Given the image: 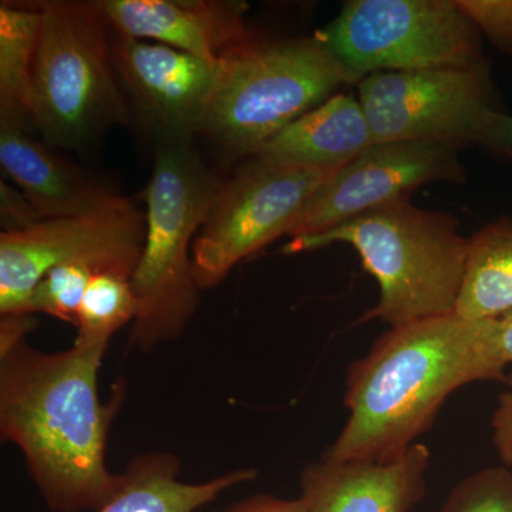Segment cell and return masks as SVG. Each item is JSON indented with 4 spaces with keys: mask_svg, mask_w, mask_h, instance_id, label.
<instances>
[{
    "mask_svg": "<svg viewBox=\"0 0 512 512\" xmlns=\"http://www.w3.org/2000/svg\"><path fill=\"white\" fill-rule=\"evenodd\" d=\"M138 312L130 276L100 272L93 276L77 312L76 339L84 346H109L110 340L133 325Z\"/></svg>",
    "mask_w": 512,
    "mask_h": 512,
    "instance_id": "cell-20",
    "label": "cell"
},
{
    "mask_svg": "<svg viewBox=\"0 0 512 512\" xmlns=\"http://www.w3.org/2000/svg\"><path fill=\"white\" fill-rule=\"evenodd\" d=\"M457 5L491 45L512 53V0H457Z\"/></svg>",
    "mask_w": 512,
    "mask_h": 512,
    "instance_id": "cell-23",
    "label": "cell"
},
{
    "mask_svg": "<svg viewBox=\"0 0 512 512\" xmlns=\"http://www.w3.org/2000/svg\"><path fill=\"white\" fill-rule=\"evenodd\" d=\"M35 62V127L47 146L82 150L131 107L114 66L113 28L99 2L45 0Z\"/></svg>",
    "mask_w": 512,
    "mask_h": 512,
    "instance_id": "cell-5",
    "label": "cell"
},
{
    "mask_svg": "<svg viewBox=\"0 0 512 512\" xmlns=\"http://www.w3.org/2000/svg\"><path fill=\"white\" fill-rule=\"evenodd\" d=\"M316 36L359 82L487 59L480 30L457 0H352Z\"/></svg>",
    "mask_w": 512,
    "mask_h": 512,
    "instance_id": "cell-7",
    "label": "cell"
},
{
    "mask_svg": "<svg viewBox=\"0 0 512 512\" xmlns=\"http://www.w3.org/2000/svg\"><path fill=\"white\" fill-rule=\"evenodd\" d=\"M461 147L443 141L375 143L338 168L313 194L288 237L323 234L383 205L410 198L429 183H463Z\"/></svg>",
    "mask_w": 512,
    "mask_h": 512,
    "instance_id": "cell-11",
    "label": "cell"
},
{
    "mask_svg": "<svg viewBox=\"0 0 512 512\" xmlns=\"http://www.w3.org/2000/svg\"><path fill=\"white\" fill-rule=\"evenodd\" d=\"M107 349L73 343L47 353L23 342L0 355V437L22 451L50 511L94 512L119 490L123 477L106 454L126 383L100 399Z\"/></svg>",
    "mask_w": 512,
    "mask_h": 512,
    "instance_id": "cell-1",
    "label": "cell"
},
{
    "mask_svg": "<svg viewBox=\"0 0 512 512\" xmlns=\"http://www.w3.org/2000/svg\"><path fill=\"white\" fill-rule=\"evenodd\" d=\"M512 311V218H498L468 238L466 274L456 315L498 318Z\"/></svg>",
    "mask_w": 512,
    "mask_h": 512,
    "instance_id": "cell-19",
    "label": "cell"
},
{
    "mask_svg": "<svg viewBox=\"0 0 512 512\" xmlns=\"http://www.w3.org/2000/svg\"><path fill=\"white\" fill-rule=\"evenodd\" d=\"M375 143L480 144L497 106L487 59L464 67L380 72L357 83Z\"/></svg>",
    "mask_w": 512,
    "mask_h": 512,
    "instance_id": "cell-8",
    "label": "cell"
},
{
    "mask_svg": "<svg viewBox=\"0 0 512 512\" xmlns=\"http://www.w3.org/2000/svg\"><path fill=\"white\" fill-rule=\"evenodd\" d=\"M359 83L315 37L252 40L217 66L201 133L235 156H254L269 138Z\"/></svg>",
    "mask_w": 512,
    "mask_h": 512,
    "instance_id": "cell-6",
    "label": "cell"
},
{
    "mask_svg": "<svg viewBox=\"0 0 512 512\" xmlns=\"http://www.w3.org/2000/svg\"><path fill=\"white\" fill-rule=\"evenodd\" d=\"M0 164L42 220L106 214L134 205L22 128L0 126Z\"/></svg>",
    "mask_w": 512,
    "mask_h": 512,
    "instance_id": "cell-15",
    "label": "cell"
},
{
    "mask_svg": "<svg viewBox=\"0 0 512 512\" xmlns=\"http://www.w3.org/2000/svg\"><path fill=\"white\" fill-rule=\"evenodd\" d=\"M481 146L498 156L512 160V116L505 111H495L484 131Z\"/></svg>",
    "mask_w": 512,
    "mask_h": 512,
    "instance_id": "cell-28",
    "label": "cell"
},
{
    "mask_svg": "<svg viewBox=\"0 0 512 512\" xmlns=\"http://www.w3.org/2000/svg\"><path fill=\"white\" fill-rule=\"evenodd\" d=\"M0 355L25 342L26 335L36 328L35 315L0 316Z\"/></svg>",
    "mask_w": 512,
    "mask_h": 512,
    "instance_id": "cell-29",
    "label": "cell"
},
{
    "mask_svg": "<svg viewBox=\"0 0 512 512\" xmlns=\"http://www.w3.org/2000/svg\"><path fill=\"white\" fill-rule=\"evenodd\" d=\"M114 32L157 40L218 66L254 40L237 0H100Z\"/></svg>",
    "mask_w": 512,
    "mask_h": 512,
    "instance_id": "cell-13",
    "label": "cell"
},
{
    "mask_svg": "<svg viewBox=\"0 0 512 512\" xmlns=\"http://www.w3.org/2000/svg\"><path fill=\"white\" fill-rule=\"evenodd\" d=\"M222 512H309L301 497L279 498L275 495L256 494L229 505Z\"/></svg>",
    "mask_w": 512,
    "mask_h": 512,
    "instance_id": "cell-27",
    "label": "cell"
},
{
    "mask_svg": "<svg viewBox=\"0 0 512 512\" xmlns=\"http://www.w3.org/2000/svg\"><path fill=\"white\" fill-rule=\"evenodd\" d=\"M99 274L92 265L84 262L56 266L43 276L30 298V315L45 313L76 325L77 312L93 276Z\"/></svg>",
    "mask_w": 512,
    "mask_h": 512,
    "instance_id": "cell-21",
    "label": "cell"
},
{
    "mask_svg": "<svg viewBox=\"0 0 512 512\" xmlns=\"http://www.w3.org/2000/svg\"><path fill=\"white\" fill-rule=\"evenodd\" d=\"M484 345L491 375L498 382L507 379L508 365L512 363V311L493 319H483Z\"/></svg>",
    "mask_w": 512,
    "mask_h": 512,
    "instance_id": "cell-24",
    "label": "cell"
},
{
    "mask_svg": "<svg viewBox=\"0 0 512 512\" xmlns=\"http://www.w3.org/2000/svg\"><path fill=\"white\" fill-rule=\"evenodd\" d=\"M40 13L35 3L0 6V126L35 127V62Z\"/></svg>",
    "mask_w": 512,
    "mask_h": 512,
    "instance_id": "cell-18",
    "label": "cell"
},
{
    "mask_svg": "<svg viewBox=\"0 0 512 512\" xmlns=\"http://www.w3.org/2000/svg\"><path fill=\"white\" fill-rule=\"evenodd\" d=\"M180 471V458L173 453L138 454L121 473L117 493L94 512H195L258 477L254 468H239L204 483H185Z\"/></svg>",
    "mask_w": 512,
    "mask_h": 512,
    "instance_id": "cell-17",
    "label": "cell"
},
{
    "mask_svg": "<svg viewBox=\"0 0 512 512\" xmlns=\"http://www.w3.org/2000/svg\"><path fill=\"white\" fill-rule=\"evenodd\" d=\"M224 181L190 143H160L144 190L147 232L131 278L138 312L128 333L131 348L148 352L180 338L198 303L192 245Z\"/></svg>",
    "mask_w": 512,
    "mask_h": 512,
    "instance_id": "cell-4",
    "label": "cell"
},
{
    "mask_svg": "<svg viewBox=\"0 0 512 512\" xmlns=\"http://www.w3.org/2000/svg\"><path fill=\"white\" fill-rule=\"evenodd\" d=\"M505 383L510 389L498 397L491 427H493V443L498 457L503 461L504 467L512 468V372L507 375Z\"/></svg>",
    "mask_w": 512,
    "mask_h": 512,
    "instance_id": "cell-26",
    "label": "cell"
},
{
    "mask_svg": "<svg viewBox=\"0 0 512 512\" xmlns=\"http://www.w3.org/2000/svg\"><path fill=\"white\" fill-rule=\"evenodd\" d=\"M333 244L355 248L363 268L379 285V302L359 323L379 319L397 328L456 312L468 238L460 234V222L453 215L424 210L406 198L323 234L292 239L284 252L298 254Z\"/></svg>",
    "mask_w": 512,
    "mask_h": 512,
    "instance_id": "cell-3",
    "label": "cell"
},
{
    "mask_svg": "<svg viewBox=\"0 0 512 512\" xmlns=\"http://www.w3.org/2000/svg\"><path fill=\"white\" fill-rule=\"evenodd\" d=\"M146 212L136 205L86 217L43 220L0 235V316L30 315L37 284L56 266L84 262L133 278L146 241Z\"/></svg>",
    "mask_w": 512,
    "mask_h": 512,
    "instance_id": "cell-10",
    "label": "cell"
},
{
    "mask_svg": "<svg viewBox=\"0 0 512 512\" xmlns=\"http://www.w3.org/2000/svg\"><path fill=\"white\" fill-rule=\"evenodd\" d=\"M487 380L483 320L453 313L392 328L350 365L348 421L322 460L393 463L430 429L451 394Z\"/></svg>",
    "mask_w": 512,
    "mask_h": 512,
    "instance_id": "cell-2",
    "label": "cell"
},
{
    "mask_svg": "<svg viewBox=\"0 0 512 512\" xmlns=\"http://www.w3.org/2000/svg\"><path fill=\"white\" fill-rule=\"evenodd\" d=\"M430 450L413 444L393 463L309 464L301 498L309 512H412L426 494Z\"/></svg>",
    "mask_w": 512,
    "mask_h": 512,
    "instance_id": "cell-14",
    "label": "cell"
},
{
    "mask_svg": "<svg viewBox=\"0 0 512 512\" xmlns=\"http://www.w3.org/2000/svg\"><path fill=\"white\" fill-rule=\"evenodd\" d=\"M440 512H512V471L490 467L464 478Z\"/></svg>",
    "mask_w": 512,
    "mask_h": 512,
    "instance_id": "cell-22",
    "label": "cell"
},
{
    "mask_svg": "<svg viewBox=\"0 0 512 512\" xmlns=\"http://www.w3.org/2000/svg\"><path fill=\"white\" fill-rule=\"evenodd\" d=\"M373 144L359 97L339 93L282 128L252 158L288 167L338 170Z\"/></svg>",
    "mask_w": 512,
    "mask_h": 512,
    "instance_id": "cell-16",
    "label": "cell"
},
{
    "mask_svg": "<svg viewBox=\"0 0 512 512\" xmlns=\"http://www.w3.org/2000/svg\"><path fill=\"white\" fill-rule=\"evenodd\" d=\"M111 49L121 87L140 120L160 143H191L201 133L217 66L114 30Z\"/></svg>",
    "mask_w": 512,
    "mask_h": 512,
    "instance_id": "cell-12",
    "label": "cell"
},
{
    "mask_svg": "<svg viewBox=\"0 0 512 512\" xmlns=\"http://www.w3.org/2000/svg\"><path fill=\"white\" fill-rule=\"evenodd\" d=\"M335 171L252 158L224 181L192 245V274L201 291L221 284L242 259L288 235L313 194Z\"/></svg>",
    "mask_w": 512,
    "mask_h": 512,
    "instance_id": "cell-9",
    "label": "cell"
},
{
    "mask_svg": "<svg viewBox=\"0 0 512 512\" xmlns=\"http://www.w3.org/2000/svg\"><path fill=\"white\" fill-rule=\"evenodd\" d=\"M0 221H2V232H13L32 227L43 220L26 200L22 191L10 187L2 180L0 181Z\"/></svg>",
    "mask_w": 512,
    "mask_h": 512,
    "instance_id": "cell-25",
    "label": "cell"
}]
</instances>
